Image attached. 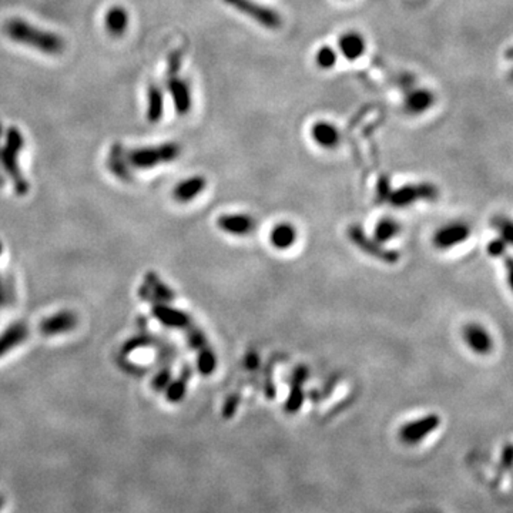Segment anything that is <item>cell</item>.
Listing matches in <instances>:
<instances>
[{"instance_id": "cell-1", "label": "cell", "mask_w": 513, "mask_h": 513, "mask_svg": "<svg viewBox=\"0 0 513 513\" xmlns=\"http://www.w3.org/2000/svg\"><path fill=\"white\" fill-rule=\"evenodd\" d=\"M3 32L10 40L25 44V46L36 49L44 55L56 56L63 53L66 49L63 37L53 32L39 29L20 17L8 19L3 25Z\"/></svg>"}, {"instance_id": "cell-2", "label": "cell", "mask_w": 513, "mask_h": 513, "mask_svg": "<svg viewBox=\"0 0 513 513\" xmlns=\"http://www.w3.org/2000/svg\"><path fill=\"white\" fill-rule=\"evenodd\" d=\"M5 139H6L5 146L0 147V166H2L3 171L10 177L16 194L23 197L29 191V183L25 178L23 173L20 171L17 157L25 147V137L17 127L12 126L6 131Z\"/></svg>"}, {"instance_id": "cell-3", "label": "cell", "mask_w": 513, "mask_h": 513, "mask_svg": "<svg viewBox=\"0 0 513 513\" xmlns=\"http://www.w3.org/2000/svg\"><path fill=\"white\" fill-rule=\"evenodd\" d=\"M180 154H182V146L174 142L163 143L160 146L142 147V148H133V150L124 151L128 166L139 168V170L153 168L160 164L173 163L180 157Z\"/></svg>"}, {"instance_id": "cell-4", "label": "cell", "mask_w": 513, "mask_h": 513, "mask_svg": "<svg viewBox=\"0 0 513 513\" xmlns=\"http://www.w3.org/2000/svg\"><path fill=\"white\" fill-rule=\"evenodd\" d=\"M348 238L362 253H365L367 255L372 258L383 261L384 264L394 265L400 260V254L398 251L387 249L384 244L376 241L374 237H369L368 234H365L362 227L358 224H351L348 227Z\"/></svg>"}, {"instance_id": "cell-5", "label": "cell", "mask_w": 513, "mask_h": 513, "mask_svg": "<svg viewBox=\"0 0 513 513\" xmlns=\"http://www.w3.org/2000/svg\"><path fill=\"white\" fill-rule=\"evenodd\" d=\"M222 2L235 9L238 13L253 19L265 29L274 30L282 25L281 16L274 9L253 2V0H222Z\"/></svg>"}, {"instance_id": "cell-6", "label": "cell", "mask_w": 513, "mask_h": 513, "mask_svg": "<svg viewBox=\"0 0 513 513\" xmlns=\"http://www.w3.org/2000/svg\"><path fill=\"white\" fill-rule=\"evenodd\" d=\"M438 194L439 191L435 184L429 183L407 184L396 190H392L388 197V203L396 209H405L419 202V200H435Z\"/></svg>"}, {"instance_id": "cell-7", "label": "cell", "mask_w": 513, "mask_h": 513, "mask_svg": "<svg viewBox=\"0 0 513 513\" xmlns=\"http://www.w3.org/2000/svg\"><path fill=\"white\" fill-rule=\"evenodd\" d=\"M441 425V418L436 414H428L415 420L407 422L399 429V439L407 445H416L427 439Z\"/></svg>"}, {"instance_id": "cell-8", "label": "cell", "mask_w": 513, "mask_h": 513, "mask_svg": "<svg viewBox=\"0 0 513 513\" xmlns=\"http://www.w3.org/2000/svg\"><path fill=\"white\" fill-rule=\"evenodd\" d=\"M79 325V317L72 309H61L43 318L39 322V333L41 337H56L72 332Z\"/></svg>"}, {"instance_id": "cell-9", "label": "cell", "mask_w": 513, "mask_h": 513, "mask_svg": "<svg viewBox=\"0 0 513 513\" xmlns=\"http://www.w3.org/2000/svg\"><path fill=\"white\" fill-rule=\"evenodd\" d=\"M470 237H471V227L465 224V222L456 221V222H451V224L441 227L434 234L432 242L438 250H451L456 247V245L463 244Z\"/></svg>"}, {"instance_id": "cell-10", "label": "cell", "mask_w": 513, "mask_h": 513, "mask_svg": "<svg viewBox=\"0 0 513 513\" xmlns=\"http://www.w3.org/2000/svg\"><path fill=\"white\" fill-rule=\"evenodd\" d=\"M151 316L166 328L186 329L190 324H193V320L187 312L170 307L167 302H151Z\"/></svg>"}, {"instance_id": "cell-11", "label": "cell", "mask_w": 513, "mask_h": 513, "mask_svg": "<svg viewBox=\"0 0 513 513\" xmlns=\"http://www.w3.org/2000/svg\"><path fill=\"white\" fill-rule=\"evenodd\" d=\"M139 296L143 301L150 302V304L155 302V301L170 304L175 298V294H174L173 289L170 287H167L154 271H147L146 273L144 282L139 289Z\"/></svg>"}, {"instance_id": "cell-12", "label": "cell", "mask_w": 513, "mask_h": 513, "mask_svg": "<svg viewBox=\"0 0 513 513\" xmlns=\"http://www.w3.org/2000/svg\"><path fill=\"white\" fill-rule=\"evenodd\" d=\"M462 338L466 347L478 355H487L494 349L492 336L483 325L478 322L466 324L462 329Z\"/></svg>"}, {"instance_id": "cell-13", "label": "cell", "mask_w": 513, "mask_h": 513, "mask_svg": "<svg viewBox=\"0 0 513 513\" xmlns=\"http://www.w3.org/2000/svg\"><path fill=\"white\" fill-rule=\"evenodd\" d=\"M217 227L226 234L242 237L255 230V220L249 214H222L217 220Z\"/></svg>"}, {"instance_id": "cell-14", "label": "cell", "mask_w": 513, "mask_h": 513, "mask_svg": "<svg viewBox=\"0 0 513 513\" xmlns=\"http://www.w3.org/2000/svg\"><path fill=\"white\" fill-rule=\"evenodd\" d=\"M167 90L170 96L173 97V103H174L177 113L180 116H186L191 110V104H193L190 86L187 84V81L183 79H178L175 75L168 76Z\"/></svg>"}, {"instance_id": "cell-15", "label": "cell", "mask_w": 513, "mask_h": 513, "mask_svg": "<svg viewBox=\"0 0 513 513\" xmlns=\"http://www.w3.org/2000/svg\"><path fill=\"white\" fill-rule=\"evenodd\" d=\"M338 52L348 61H355L361 59L367 52V40L358 32H345L338 37L337 41Z\"/></svg>"}, {"instance_id": "cell-16", "label": "cell", "mask_w": 513, "mask_h": 513, "mask_svg": "<svg viewBox=\"0 0 513 513\" xmlns=\"http://www.w3.org/2000/svg\"><path fill=\"white\" fill-rule=\"evenodd\" d=\"M311 139L321 148L333 150L341 143V133L336 127V124L327 120H320L311 127Z\"/></svg>"}, {"instance_id": "cell-17", "label": "cell", "mask_w": 513, "mask_h": 513, "mask_svg": "<svg viewBox=\"0 0 513 513\" xmlns=\"http://www.w3.org/2000/svg\"><path fill=\"white\" fill-rule=\"evenodd\" d=\"M308 369L304 365H300L294 369L291 376V389H289V395L284 404V409L287 414H297L302 404H304V391L302 385L307 381Z\"/></svg>"}, {"instance_id": "cell-18", "label": "cell", "mask_w": 513, "mask_h": 513, "mask_svg": "<svg viewBox=\"0 0 513 513\" xmlns=\"http://www.w3.org/2000/svg\"><path fill=\"white\" fill-rule=\"evenodd\" d=\"M29 325L25 321L10 324L0 333V358H3L5 355H8V352L23 344L29 337Z\"/></svg>"}, {"instance_id": "cell-19", "label": "cell", "mask_w": 513, "mask_h": 513, "mask_svg": "<svg viewBox=\"0 0 513 513\" xmlns=\"http://www.w3.org/2000/svg\"><path fill=\"white\" fill-rule=\"evenodd\" d=\"M207 188V178L203 175H191L178 183L173 190V198L177 203H190Z\"/></svg>"}, {"instance_id": "cell-20", "label": "cell", "mask_w": 513, "mask_h": 513, "mask_svg": "<svg viewBox=\"0 0 513 513\" xmlns=\"http://www.w3.org/2000/svg\"><path fill=\"white\" fill-rule=\"evenodd\" d=\"M297 238H298L297 229L291 224V222H287V221L275 224L271 229L270 235H269L270 244L275 250H280V251L291 249L293 245L297 242Z\"/></svg>"}, {"instance_id": "cell-21", "label": "cell", "mask_w": 513, "mask_h": 513, "mask_svg": "<svg viewBox=\"0 0 513 513\" xmlns=\"http://www.w3.org/2000/svg\"><path fill=\"white\" fill-rule=\"evenodd\" d=\"M435 104V95L428 88H415L411 90L404 101V107L409 115L418 116L425 113Z\"/></svg>"}, {"instance_id": "cell-22", "label": "cell", "mask_w": 513, "mask_h": 513, "mask_svg": "<svg viewBox=\"0 0 513 513\" xmlns=\"http://www.w3.org/2000/svg\"><path fill=\"white\" fill-rule=\"evenodd\" d=\"M128 12L123 6H111L104 16V26L111 37H122L128 29Z\"/></svg>"}, {"instance_id": "cell-23", "label": "cell", "mask_w": 513, "mask_h": 513, "mask_svg": "<svg viewBox=\"0 0 513 513\" xmlns=\"http://www.w3.org/2000/svg\"><path fill=\"white\" fill-rule=\"evenodd\" d=\"M191 375H193L191 367L188 364H184L180 371V375H178L175 379H171V383L164 389L167 403L170 404L182 403L187 394V385H188Z\"/></svg>"}, {"instance_id": "cell-24", "label": "cell", "mask_w": 513, "mask_h": 513, "mask_svg": "<svg viewBox=\"0 0 513 513\" xmlns=\"http://www.w3.org/2000/svg\"><path fill=\"white\" fill-rule=\"evenodd\" d=\"M164 113V95L157 84H150L147 88V120L150 123H159Z\"/></svg>"}, {"instance_id": "cell-25", "label": "cell", "mask_w": 513, "mask_h": 513, "mask_svg": "<svg viewBox=\"0 0 513 513\" xmlns=\"http://www.w3.org/2000/svg\"><path fill=\"white\" fill-rule=\"evenodd\" d=\"M107 166H108L110 171L113 173L117 178H120V180H123V182H131L133 180L130 168H128L130 166L126 160L123 147L120 144L111 146Z\"/></svg>"}, {"instance_id": "cell-26", "label": "cell", "mask_w": 513, "mask_h": 513, "mask_svg": "<svg viewBox=\"0 0 513 513\" xmlns=\"http://www.w3.org/2000/svg\"><path fill=\"white\" fill-rule=\"evenodd\" d=\"M164 342L159 338L153 336V333L150 332H146V331H142V333H137V336L131 337L130 340H127L122 349H120V355L122 356H128L130 354H133L135 351H139V349H144V348H155L159 349Z\"/></svg>"}, {"instance_id": "cell-27", "label": "cell", "mask_w": 513, "mask_h": 513, "mask_svg": "<svg viewBox=\"0 0 513 513\" xmlns=\"http://www.w3.org/2000/svg\"><path fill=\"white\" fill-rule=\"evenodd\" d=\"M399 231H400L399 222L394 218L385 217V218L379 220L375 224L374 238L381 244H385V242L391 241L392 238H395L399 234Z\"/></svg>"}, {"instance_id": "cell-28", "label": "cell", "mask_w": 513, "mask_h": 513, "mask_svg": "<svg viewBox=\"0 0 513 513\" xmlns=\"http://www.w3.org/2000/svg\"><path fill=\"white\" fill-rule=\"evenodd\" d=\"M197 369L203 376H210L217 368V356L210 345L197 351Z\"/></svg>"}, {"instance_id": "cell-29", "label": "cell", "mask_w": 513, "mask_h": 513, "mask_svg": "<svg viewBox=\"0 0 513 513\" xmlns=\"http://www.w3.org/2000/svg\"><path fill=\"white\" fill-rule=\"evenodd\" d=\"M314 61L317 64V68L321 70H331L333 66L338 61V52L328 46V44H324L321 46L314 56Z\"/></svg>"}, {"instance_id": "cell-30", "label": "cell", "mask_w": 513, "mask_h": 513, "mask_svg": "<svg viewBox=\"0 0 513 513\" xmlns=\"http://www.w3.org/2000/svg\"><path fill=\"white\" fill-rule=\"evenodd\" d=\"M184 331H186L188 347L193 351H200V349H203L209 345V340L206 337V333L202 329H200L194 322L190 324Z\"/></svg>"}, {"instance_id": "cell-31", "label": "cell", "mask_w": 513, "mask_h": 513, "mask_svg": "<svg viewBox=\"0 0 513 513\" xmlns=\"http://www.w3.org/2000/svg\"><path fill=\"white\" fill-rule=\"evenodd\" d=\"M171 379H173L171 365L170 364H162L157 374H155L151 379V388L155 392H163L167 388V385L171 383Z\"/></svg>"}, {"instance_id": "cell-32", "label": "cell", "mask_w": 513, "mask_h": 513, "mask_svg": "<svg viewBox=\"0 0 513 513\" xmlns=\"http://www.w3.org/2000/svg\"><path fill=\"white\" fill-rule=\"evenodd\" d=\"M507 245L509 244L505 240H502L501 237L499 238H495V240L487 242V245H486V253L489 255H492V257H502L506 253Z\"/></svg>"}, {"instance_id": "cell-33", "label": "cell", "mask_w": 513, "mask_h": 513, "mask_svg": "<svg viewBox=\"0 0 513 513\" xmlns=\"http://www.w3.org/2000/svg\"><path fill=\"white\" fill-rule=\"evenodd\" d=\"M238 404H240V396L238 395L229 396L227 400L224 403V407H222V416H224V418L234 416V414L238 408Z\"/></svg>"}, {"instance_id": "cell-34", "label": "cell", "mask_w": 513, "mask_h": 513, "mask_svg": "<svg viewBox=\"0 0 513 513\" xmlns=\"http://www.w3.org/2000/svg\"><path fill=\"white\" fill-rule=\"evenodd\" d=\"M496 227L501 233V238L505 240L507 244H510L512 242V224H510V221L501 220L496 224Z\"/></svg>"}, {"instance_id": "cell-35", "label": "cell", "mask_w": 513, "mask_h": 513, "mask_svg": "<svg viewBox=\"0 0 513 513\" xmlns=\"http://www.w3.org/2000/svg\"><path fill=\"white\" fill-rule=\"evenodd\" d=\"M391 191L392 190L389 188V180H387V178H383V180L378 183L379 200H381V202H388V197H389Z\"/></svg>"}, {"instance_id": "cell-36", "label": "cell", "mask_w": 513, "mask_h": 513, "mask_svg": "<svg viewBox=\"0 0 513 513\" xmlns=\"http://www.w3.org/2000/svg\"><path fill=\"white\" fill-rule=\"evenodd\" d=\"M258 365H260V358H258L257 352L250 351L247 356H245V367H247V369L250 371H254L258 368Z\"/></svg>"}, {"instance_id": "cell-37", "label": "cell", "mask_w": 513, "mask_h": 513, "mask_svg": "<svg viewBox=\"0 0 513 513\" xmlns=\"http://www.w3.org/2000/svg\"><path fill=\"white\" fill-rule=\"evenodd\" d=\"M3 253V244L2 241H0V255H2ZM8 293H6V288H5V284L3 281L0 280V308H3L8 305Z\"/></svg>"}, {"instance_id": "cell-38", "label": "cell", "mask_w": 513, "mask_h": 513, "mask_svg": "<svg viewBox=\"0 0 513 513\" xmlns=\"http://www.w3.org/2000/svg\"><path fill=\"white\" fill-rule=\"evenodd\" d=\"M502 465L506 467V470H510V466H512V445L505 446V449L502 452Z\"/></svg>"}, {"instance_id": "cell-39", "label": "cell", "mask_w": 513, "mask_h": 513, "mask_svg": "<svg viewBox=\"0 0 513 513\" xmlns=\"http://www.w3.org/2000/svg\"><path fill=\"white\" fill-rule=\"evenodd\" d=\"M0 137H2V126H0ZM5 186V178L2 175V171H0V188H3Z\"/></svg>"}, {"instance_id": "cell-40", "label": "cell", "mask_w": 513, "mask_h": 513, "mask_svg": "<svg viewBox=\"0 0 513 513\" xmlns=\"http://www.w3.org/2000/svg\"><path fill=\"white\" fill-rule=\"evenodd\" d=\"M0 505H2V501H0Z\"/></svg>"}]
</instances>
